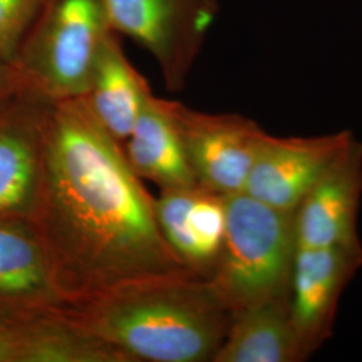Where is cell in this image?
I'll return each instance as SVG.
<instances>
[{"label":"cell","mask_w":362,"mask_h":362,"mask_svg":"<svg viewBox=\"0 0 362 362\" xmlns=\"http://www.w3.org/2000/svg\"><path fill=\"white\" fill-rule=\"evenodd\" d=\"M224 243L208 285L230 310L288 297L297 252L296 212L269 207L245 192L226 196Z\"/></svg>","instance_id":"3957f363"},{"label":"cell","mask_w":362,"mask_h":362,"mask_svg":"<svg viewBox=\"0 0 362 362\" xmlns=\"http://www.w3.org/2000/svg\"><path fill=\"white\" fill-rule=\"evenodd\" d=\"M361 197L362 143L354 139L298 206L297 246L322 248L358 243Z\"/></svg>","instance_id":"8fae6325"},{"label":"cell","mask_w":362,"mask_h":362,"mask_svg":"<svg viewBox=\"0 0 362 362\" xmlns=\"http://www.w3.org/2000/svg\"><path fill=\"white\" fill-rule=\"evenodd\" d=\"M122 148L134 173L160 189L197 184L181 139L176 101L152 93Z\"/></svg>","instance_id":"5bb4252c"},{"label":"cell","mask_w":362,"mask_h":362,"mask_svg":"<svg viewBox=\"0 0 362 362\" xmlns=\"http://www.w3.org/2000/svg\"><path fill=\"white\" fill-rule=\"evenodd\" d=\"M176 118L197 184L223 196L243 192L267 132L246 117L204 113L177 101Z\"/></svg>","instance_id":"52a82bcc"},{"label":"cell","mask_w":362,"mask_h":362,"mask_svg":"<svg viewBox=\"0 0 362 362\" xmlns=\"http://www.w3.org/2000/svg\"><path fill=\"white\" fill-rule=\"evenodd\" d=\"M152 89L132 65L116 33L110 31L97 54L85 103L98 122L122 144L130 134Z\"/></svg>","instance_id":"9a60e30c"},{"label":"cell","mask_w":362,"mask_h":362,"mask_svg":"<svg viewBox=\"0 0 362 362\" xmlns=\"http://www.w3.org/2000/svg\"><path fill=\"white\" fill-rule=\"evenodd\" d=\"M0 362H128L58 310L0 308Z\"/></svg>","instance_id":"7c38bea8"},{"label":"cell","mask_w":362,"mask_h":362,"mask_svg":"<svg viewBox=\"0 0 362 362\" xmlns=\"http://www.w3.org/2000/svg\"><path fill=\"white\" fill-rule=\"evenodd\" d=\"M155 215L165 243L184 269L208 281L224 243L226 196L200 184L160 189Z\"/></svg>","instance_id":"30bf717a"},{"label":"cell","mask_w":362,"mask_h":362,"mask_svg":"<svg viewBox=\"0 0 362 362\" xmlns=\"http://www.w3.org/2000/svg\"><path fill=\"white\" fill-rule=\"evenodd\" d=\"M52 104L23 94L0 107V220L34 221L46 169Z\"/></svg>","instance_id":"8992f818"},{"label":"cell","mask_w":362,"mask_h":362,"mask_svg":"<svg viewBox=\"0 0 362 362\" xmlns=\"http://www.w3.org/2000/svg\"><path fill=\"white\" fill-rule=\"evenodd\" d=\"M27 94L16 67L0 58V107Z\"/></svg>","instance_id":"ac0fdd59"},{"label":"cell","mask_w":362,"mask_h":362,"mask_svg":"<svg viewBox=\"0 0 362 362\" xmlns=\"http://www.w3.org/2000/svg\"><path fill=\"white\" fill-rule=\"evenodd\" d=\"M110 31L103 0H46L13 62L25 91L50 104L83 97Z\"/></svg>","instance_id":"277c9868"},{"label":"cell","mask_w":362,"mask_h":362,"mask_svg":"<svg viewBox=\"0 0 362 362\" xmlns=\"http://www.w3.org/2000/svg\"><path fill=\"white\" fill-rule=\"evenodd\" d=\"M46 0H0V58L13 64Z\"/></svg>","instance_id":"e0dca14e"},{"label":"cell","mask_w":362,"mask_h":362,"mask_svg":"<svg viewBox=\"0 0 362 362\" xmlns=\"http://www.w3.org/2000/svg\"><path fill=\"white\" fill-rule=\"evenodd\" d=\"M353 140L348 130L315 137H276L266 133L243 192L269 207L296 212Z\"/></svg>","instance_id":"ba28073f"},{"label":"cell","mask_w":362,"mask_h":362,"mask_svg":"<svg viewBox=\"0 0 362 362\" xmlns=\"http://www.w3.org/2000/svg\"><path fill=\"white\" fill-rule=\"evenodd\" d=\"M308 354L293 326L288 297L233 311L212 362H299Z\"/></svg>","instance_id":"2e32d148"},{"label":"cell","mask_w":362,"mask_h":362,"mask_svg":"<svg viewBox=\"0 0 362 362\" xmlns=\"http://www.w3.org/2000/svg\"><path fill=\"white\" fill-rule=\"evenodd\" d=\"M58 311L128 362H212L231 317L192 274L122 286Z\"/></svg>","instance_id":"7a4b0ae2"},{"label":"cell","mask_w":362,"mask_h":362,"mask_svg":"<svg viewBox=\"0 0 362 362\" xmlns=\"http://www.w3.org/2000/svg\"><path fill=\"white\" fill-rule=\"evenodd\" d=\"M64 305L34 223L0 220V308L58 310Z\"/></svg>","instance_id":"4fadbf2b"},{"label":"cell","mask_w":362,"mask_h":362,"mask_svg":"<svg viewBox=\"0 0 362 362\" xmlns=\"http://www.w3.org/2000/svg\"><path fill=\"white\" fill-rule=\"evenodd\" d=\"M107 25L149 52L169 91L187 82L209 30L219 0H103Z\"/></svg>","instance_id":"5b68a950"},{"label":"cell","mask_w":362,"mask_h":362,"mask_svg":"<svg viewBox=\"0 0 362 362\" xmlns=\"http://www.w3.org/2000/svg\"><path fill=\"white\" fill-rule=\"evenodd\" d=\"M362 267V245L309 248L298 247L288 311L308 357L332 336L344 288Z\"/></svg>","instance_id":"9c48e42d"},{"label":"cell","mask_w":362,"mask_h":362,"mask_svg":"<svg viewBox=\"0 0 362 362\" xmlns=\"http://www.w3.org/2000/svg\"><path fill=\"white\" fill-rule=\"evenodd\" d=\"M34 226L65 303L191 274L158 230L155 197L83 97L52 104Z\"/></svg>","instance_id":"6da1fadb"}]
</instances>
